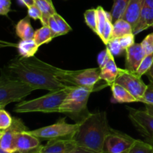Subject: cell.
Wrapping results in <instances>:
<instances>
[{"label": "cell", "mask_w": 153, "mask_h": 153, "mask_svg": "<svg viewBox=\"0 0 153 153\" xmlns=\"http://www.w3.org/2000/svg\"><path fill=\"white\" fill-rule=\"evenodd\" d=\"M53 39L52 32L48 25H43L41 28H38L34 31L33 40H34L37 46L40 47L45 43H48Z\"/></svg>", "instance_id": "7402d4cb"}, {"label": "cell", "mask_w": 153, "mask_h": 153, "mask_svg": "<svg viewBox=\"0 0 153 153\" xmlns=\"http://www.w3.org/2000/svg\"><path fill=\"white\" fill-rule=\"evenodd\" d=\"M146 76H147L148 79H149V80L150 81L151 83H153V64L151 66L150 69L146 72Z\"/></svg>", "instance_id": "b9f144b4"}, {"label": "cell", "mask_w": 153, "mask_h": 153, "mask_svg": "<svg viewBox=\"0 0 153 153\" xmlns=\"http://www.w3.org/2000/svg\"><path fill=\"white\" fill-rule=\"evenodd\" d=\"M16 48L19 55L22 58H31L35 55L39 46L33 39L31 40H22L17 45Z\"/></svg>", "instance_id": "44dd1931"}, {"label": "cell", "mask_w": 153, "mask_h": 153, "mask_svg": "<svg viewBox=\"0 0 153 153\" xmlns=\"http://www.w3.org/2000/svg\"><path fill=\"white\" fill-rule=\"evenodd\" d=\"M119 40L121 46L125 50H126L128 47H130L131 46H132L135 42H134V34H127V35L123 36L122 37H120L117 38Z\"/></svg>", "instance_id": "e575fe53"}, {"label": "cell", "mask_w": 153, "mask_h": 153, "mask_svg": "<svg viewBox=\"0 0 153 153\" xmlns=\"http://www.w3.org/2000/svg\"><path fill=\"white\" fill-rule=\"evenodd\" d=\"M48 26H49V28H50L53 38H55V37H58V36H61L59 26H58V23H57L54 16H52L50 18H49V22H48Z\"/></svg>", "instance_id": "8d00e7d4"}, {"label": "cell", "mask_w": 153, "mask_h": 153, "mask_svg": "<svg viewBox=\"0 0 153 153\" xmlns=\"http://www.w3.org/2000/svg\"><path fill=\"white\" fill-rule=\"evenodd\" d=\"M110 86L114 101L116 102L128 103L137 102V100L126 88L119 84L114 82Z\"/></svg>", "instance_id": "e0dca14e"}, {"label": "cell", "mask_w": 153, "mask_h": 153, "mask_svg": "<svg viewBox=\"0 0 153 153\" xmlns=\"http://www.w3.org/2000/svg\"><path fill=\"white\" fill-rule=\"evenodd\" d=\"M143 4L153 9V0H143Z\"/></svg>", "instance_id": "7bdbcfd3"}, {"label": "cell", "mask_w": 153, "mask_h": 153, "mask_svg": "<svg viewBox=\"0 0 153 153\" xmlns=\"http://www.w3.org/2000/svg\"><path fill=\"white\" fill-rule=\"evenodd\" d=\"M1 73L10 79L30 85L34 90L53 91L70 87L60 82L48 72L29 64L22 57L10 60Z\"/></svg>", "instance_id": "6da1fadb"}, {"label": "cell", "mask_w": 153, "mask_h": 153, "mask_svg": "<svg viewBox=\"0 0 153 153\" xmlns=\"http://www.w3.org/2000/svg\"><path fill=\"white\" fill-rule=\"evenodd\" d=\"M75 86L50 91L49 94L31 100H22L15 105L13 111L16 113H58L60 105Z\"/></svg>", "instance_id": "3957f363"}, {"label": "cell", "mask_w": 153, "mask_h": 153, "mask_svg": "<svg viewBox=\"0 0 153 153\" xmlns=\"http://www.w3.org/2000/svg\"><path fill=\"white\" fill-rule=\"evenodd\" d=\"M97 35L100 37H102L103 30H104L106 20H107V16H106V10L103 8L102 6H98L97 7Z\"/></svg>", "instance_id": "83f0119b"}, {"label": "cell", "mask_w": 153, "mask_h": 153, "mask_svg": "<svg viewBox=\"0 0 153 153\" xmlns=\"http://www.w3.org/2000/svg\"><path fill=\"white\" fill-rule=\"evenodd\" d=\"M11 0H0V15L7 16L10 11Z\"/></svg>", "instance_id": "74e56055"}, {"label": "cell", "mask_w": 153, "mask_h": 153, "mask_svg": "<svg viewBox=\"0 0 153 153\" xmlns=\"http://www.w3.org/2000/svg\"><path fill=\"white\" fill-rule=\"evenodd\" d=\"M28 8V16L30 18H32L33 19H40L41 21L42 19V13L40 11V8L37 7L36 4L27 7Z\"/></svg>", "instance_id": "d590c367"}, {"label": "cell", "mask_w": 153, "mask_h": 153, "mask_svg": "<svg viewBox=\"0 0 153 153\" xmlns=\"http://www.w3.org/2000/svg\"><path fill=\"white\" fill-rule=\"evenodd\" d=\"M130 1L131 0H114L113 5L110 12L113 23L117 19L123 18Z\"/></svg>", "instance_id": "603a6c76"}, {"label": "cell", "mask_w": 153, "mask_h": 153, "mask_svg": "<svg viewBox=\"0 0 153 153\" xmlns=\"http://www.w3.org/2000/svg\"><path fill=\"white\" fill-rule=\"evenodd\" d=\"M112 56H114V55H112V53L110 52V50H109L108 47H106L105 49L100 52V53L98 55V58H97V62H98L99 67L102 68V67H104L106 64V63L110 60V58Z\"/></svg>", "instance_id": "d6a6232c"}, {"label": "cell", "mask_w": 153, "mask_h": 153, "mask_svg": "<svg viewBox=\"0 0 153 153\" xmlns=\"http://www.w3.org/2000/svg\"><path fill=\"white\" fill-rule=\"evenodd\" d=\"M135 140L136 139L133 138L131 136L111 128L105 138L102 153H123L128 152Z\"/></svg>", "instance_id": "52a82bcc"}, {"label": "cell", "mask_w": 153, "mask_h": 153, "mask_svg": "<svg viewBox=\"0 0 153 153\" xmlns=\"http://www.w3.org/2000/svg\"><path fill=\"white\" fill-rule=\"evenodd\" d=\"M10 46V45H13V44H10V43H5V42H1L0 41V46Z\"/></svg>", "instance_id": "ee69618b"}, {"label": "cell", "mask_w": 153, "mask_h": 153, "mask_svg": "<svg viewBox=\"0 0 153 153\" xmlns=\"http://www.w3.org/2000/svg\"><path fill=\"white\" fill-rule=\"evenodd\" d=\"M94 89L83 87H73L60 105L58 113L70 117L77 123L90 114L88 102Z\"/></svg>", "instance_id": "277c9868"}, {"label": "cell", "mask_w": 153, "mask_h": 153, "mask_svg": "<svg viewBox=\"0 0 153 153\" xmlns=\"http://www.w3.org/2000/svg\"><path fill=\"white\" fill-rule=\"evenodd\" d=\"M28 130L20 119L13 117V122L10 127L3 131V134L0 138V147L3 150L9 153L16 152V138L19 132Z\"/></svg>", "instance_id": "30bf717a"}, {"label": "cell", "mask_w": 153, "mask_h": 153, "mask_svg": "<svg viewBox=\"0 0 153 153\" xmlns=\"http://www.w3.org/2000/svg\"><path fill=\"white\" fill-rule=\"evenodd\" d=\"M35 91L32 87L16 79H10L1 73L0 77V108L15 102H20Z\"/></svg>", "instance_id": "5b68a950"}, {"label": "cell", "mask_w": 153, "mask_h": 153, "mask_svg": "<svg viewBox=\"0 0 153 153\" xmlns=\"http://www.w3.org/2000/svg\"><path fill=\"white\" fill-rule=\"evenodd\" d=\"M0 153H9V152H6V151L3 150V149H1V147H0ZM14 153H18V152H14Z\"/></svg>", "instance_id": "f6af8a7d"}, {"label": "cell", "mask_w": 153, "mask_h": 153, "mask_svg": "<svg viewBox=\"0 0 153 153\" xmlns=\"http://www.w3.org/2000/svg\"><path fill=\"white\" fill-rule=\"evenodd\" d=\"M106 47H108L111 52L114 56H117V55H121L123 52H126L125 49L121 46L119 40L117 38L111 39L109 40L108 44L106 45Z\"/></svg>", "instance_id": "f1b7e54d"}, {"label": "cell", "mask_w": 153, "mask_h": 153, "mask_svg": "<svg viewBox=\"0 0 153 153\" xmlns=\"http://www.w3.org/2000/svg\"><path fill=\"white\" fill-rule=\"evenodd\" d=\"M145 111H146L148 114L153 117V105L145 104Z\"/></svg>", "instance_id": "60d3db41"}, {"label": "cell", "mask_w": 153, "mask_h": 153, "mask_svg": "<svg viewBox=\"0 0 153 153\" xmlns=\"http://www.w3.org/2000/svg\"><path fill=\"white\" fill-rule=\"evenodd\" d=\"M119 69L117 67L114 58L112 56L105 65L100 68V79L107 82L108 85H111L115 82L119 74Z\"/></svg>", "instance_id": "2e32d148"}, {"label": "cell", "mask_w": 153, "mask_h": 153, "mask_svg": "<svg viewBox=\"0 0 153 153\" xmlns=\"http://www.w3.org/2000/svg\"><path fill=\"white\" fill-rule=\"evenodd\" d=\"M132 33L133 28L131 24L127 22L126 19L121 18L113 23V31H112L111 40L120 38V37H122L127 34H132Z\"/></svg>", "instance_id": "ffe728a7"}, {"label": "cell", "mask_w": 153, "mask_h": 153, "mask_svg": "<svg viewBox=\"0 0 153 153\" xmlns=\"http://www.w3.org/2000/svg\"><path fill=\"white\" fill-rule=\"evenodd\" d=\"M53 16L54 17H55V20H56L57 23H58V26H59L61 36L67 34V33L70 32V31H71L72 28L70 26V25L67 23V21H66L61 15L58 14V13H55Z\"/></svg>", "instance_id": "4dcf8cb0"}, {"label": "cell", "mask_w": 153, "mask_h": 153, "mask_svg": "<svg viewBox=\"0 0 153 153\" xmlns=\"http://www.w3.org/2000/svg\"><path fill=\"white\" fill-rule=\"evenodd\" d=\"M106 16H107V20L100 39L102 40L105 44L107 45L111 37L112 31H113V22H112V16L110 12L106 11Z\"/></svg>", "instance_id": "484cf974"}, {"label": "cell", "mask_w": 153, "mask_h": 153, "mask_svg": "<svg viewBox=\"0 0 153 153\" xmlns=\"http://www.w3.org/2000/svg\"><path fill=\"white\" fill-rule=\"evenodd\" d=\"M79 124H70L66 122L65 118L59 120L52 125L42 127L34 130H28V132L40 140H53V139L71 137L77 130Z\"/></svg>", "instance_id": "8992f818"}, {"label": "cell", "mask_w": 153, "mask_h": 153, "mask_svg": "<svg viewBox=\"0 0 153 153\" xmlns=\"http://www.w3.org/2000/svg\"><path fill=\"white\" fill-rule=\"evenodd\" d=\"M139 102L144 104L153 105V83H150L147 85V88L144 95L140 99Z\"/></svg>", "instance_id": "836d02e7"}, {"label": "cell", "mask_w": 153, "mask_h": 153, "mask_svg": "<svg viewBox=\"0 0 153 153\" xmlns=\"http://www.w3.org/2000/svg\"><path fill=\"white\" fill-rule=\"evenodd\" d=\"M143 6V0H131L123 16V19L129 22L133 28L137 24V20L140 17Z\"/></svg>", "instance_id": "9a60e30c"}, {"label": "cell", "mask_w": 153, "mask_h": 153, "mask_svg": "<svg viewBox=\"0 0 153 153\" xmlns=\"http://www.w3.org/2000/svg\"><path fill=\"white\" fill-rule=\"evenodd\" d=\"M128 153H153V146L147 142L136 140Z\"/></svg>", "instance_id": "d4e9b609"}, {"label": "cell", "mask_w": 153, "mask_h": 153, "mask_svg": "<svg viewBox=\"0 0 153 153\" xmlns=\"http://www.w3.org/2000/svg\"><path fill=\"white\" fill-rule=\"evenodd\" d=\"M35 4L40 8L42 13L41 23L43 25H48L49 18L57 13L52 0H35Z\"/></svg>", "instance_id": "d6986e66"}, {"label": "cell", "mask_w": 153, "mask_h": 153, "mask_svg": "<svg viewBox=\"0 0 153 153\" xmlns=\"http://www.w3.org/2000/svg\"><path fill=\"white\" fill-rule=\"evenodd\" d=\"M149 27H153V9L143 4L140 17L133 28V34L136 35Z\"/></svg>", "instance_id": "5bb4252c"}, {"label": "cell", "mask_w": 153, "mask_h": 153, "mask_svg": "<svg viewBox=\"0 0 153 153\" xmlns=\"http://www.w3.org/2000/svg\"><path fill=\"white\" fill-rule=\"evenodd\" d=\"M34 30L30 22V17L26 16L17 22L16 25V34L21 40L33 39Z\"/></svg>", "instance_id": "ac0fdd59"}, {"label": "cell", "mask_w": 153, "mask_h": 153, "mask_svg": "<svg viewBox=\"0 0 153 153\" xmlns=\"http://www.w3.org/2000/svg\"><path fill=\"white\" fill-rule=\"evenodd\" d=\"M76 146V143L70 137H66L48 140L46 145H40L39 149L43 152L67 153Z\"/></svg>", "instance_id": "7c38bea8"}, {"label": "cell", "mask_w": 153, "mask_h": 153, "mask_svg": "<svg viewBox=\"0 0 153 153\" xmlns=\"http://www.w3.org/2000/svg\"><path fill=\"white\" fill-rule=\"evenodd\" d=\"M3 131H4V130H1V129H0V138H1V135H2V134H3Z\"/></svg>", "instance_id": "bcb514c9"}, {"label": "cell", "mask_w": 153, "mask_h": 153, "mask_svg": "<svg viewBox=\"0 0 153 153\" xmlns=\"http://www.w3.org/2000/svg\"><path fill=\"white\" fill-rule=\"evenodd\" d=\"M146 55L153 54V33L148 34L140 43Z\"/></svg>", "instance_id": "1f68e13d"}, {"label": "cell", "mask_w": 153, "mask_h": 153, "mask_svg": "<svg viewBox=\"0 0 153 153\" xmlns=\"http://www.w3.org/2000/svg\"><path fill=\"white\" fill-rule=\"evenodd\" d=\"M70 138L76 146L97 153H102L105 138L111 129L105 111L90 113L79 123Z\"/></svg>", "instance_id": "7a4b0ae2"}, {"label": "cell", "mask_w": 153, "mask_h": 153, "mask_svg": "<svg viewBox=\"0 0 153 153\" xmlns=\"http://www.w3.org/2000/svg\"><path fill=\"white\" fill-rule=\"evenodd\" d=\"M19 1L27 7L35 4V0H19Z\"/></svg>", "instance_id": "ab89813d"}, {"label": "cell", "mask_w": 153, "mask_h": 153, "mask_svg": "<svg viewBox=\"0 0 153 153\" xmlns=\"http://www.w3.org/2000/svg\"><path fill=\"white\" fill-rule=\"evenodd\" d=\"M67 153H97V152H92V151L91 150H88V149H84V148L80 147V146H76V147L73 148V149H71L70 152Z\"/></svg>", "instance_id": "f35d334b"}, {"label": "cell", "mask_w": 153, "mask_h": 153, "mask_svg": "<svg viewBox=\"0 0 153 153\" xmlns=\"http://www.w3.org/2000/svg\"><path fill=\"white\" fill-rule=\"evenodd\" d=\"M15 145L16 152L28 153L38 148L40 146V139L30 134L28 130H26L17 134Z\"/></svg>", "instance_id": "4fadbf2b"}, {"label": "cell", "mask_w": 153, "mask_h": 153, "mask_svg": "<svg viewBox=\"0 0 153 153\" xmlns=\"http://www.w3.org/2000/svg\"><path fill=\"white\" fill-rule=\"evenodd\" d=\"M114 82L126 88L137 100V102L143 97L147 88V85L143 82L141 77L126 69H119V74Z\"/></svg>", "instance_id": "9c48e42d"}, {"label": "cell", "mask_w": 153, "mask_h": 153, "mask_svg": "<svg viewBox=\"0 0 153 153\" xmlns=\"http://www.w3.org/2000/svg\"><path fill=\"white\" fill-rule=\"evenodd\" d=\"M128 117L137 131L147 143L153 146V117L145 111L137 110L127 106Z\"/></svg>", "instance_id": "ba28073f"}, {"label": "cell", "mask_w": 153, "mask_h": 153, "mask_svg": "<svg viewBox=\"0 0 153 153\" xmlns=\"http://www.w3.org/2000/svg\"><path fill=\"white\" fill-rule=\"evenodd\" d=\"M126 70L131 73H135L142 60L146 56L140 43H134L126 50Z\"/></svg>", "instance_id": "8fae6325"}, {"label": "cell", "mask_w": 153, "mask_h": 153, "mask_svg": "<svg viewBox=\"0 0 153 153\" xmlns=\"http://www.w3.org/2000/svg\"><path fill=\"white\" fill-rule=\"evenodd\" d=\"M153 64V54L146 55V56L142 60L141 63L139 65L138 68L135 71V74L139 77H141L143 75L146 74V72L150 69Z\"/></svg>", "instance_id": "4316f807"}, {"label": "cell", "mask_w": 153, "mask_h": 153, "mask_svg": "<svg viewBox=\"0 0 153 153\" xmlns=\"http://www.w3.org/2000/svg\"><path fill=\"white\" fill-rule=\"evenodd\" d=\"M123 153H128V152H123Z\"/></svg>", "instance_id": "7dc6e473"}, {"label": "cell", "mask_w": 153, "mask_h": 153, "mask_svg": "<svg viewBox=\"0 0 153 153\" xmlns=\"http://www.w3.org/2000/svg\"><path fill=\"white\" fill-rule=\"evenodd\" d=\"M85 22L87 25L94 31L95 34H97V8H91L87 10L84 13Z\"/></svg>", "instance_id": "cb8c5ba5"}, {"label": "cell", "mask_w": 153, "mask_h": 153, "mask_svg": "<svg viewBox=\"0 0 153 153\" xmlns=\"http://www.w3.org/2000/svg\"><path fill=\"white\" fill-rule=\"evenodd\" d=\"M13 122V117L4 110L0 108V129L4 130L10 126Z\"/></svg>", "instance_id": "f546056e"}]
</instances>
